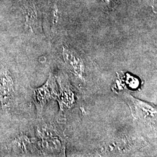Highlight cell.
I'll list each match as a JSON object with an SVG mask.
<instances>
[{"mask_svg": "<svg viewBox=\"0 0 157 157\" xmlns=\"http://www.w3.org/2000/svg\"><path fill=\"white\" fill-rule=\"evenodd\" d=\"M64 58L69 67L78 78H83L84 65L82 59L75 53L68 50L64 51Z\"/></svg>", "mask_w": 157, "mask_h": 157, "instance_id": "obj_4", "label": "cell"}, {"mask_svg": "<svg viewBox=\"0 0 157 157\" xmlns=\"http://www.w3.org/2000/svg\"><path fill=\"white\" fill-rule=\"evenodd\" d=\"M58 88L55 78L50 75L47 82L42 87L34 90V102L39 116H41L43 108L49 101L58 96Z\"/></svg>", "mask_w": 157, "mask_h": 157, "instance_id": "obj_2", "label": "cell"}, {"mask_svg": "<svg viewBox=\"0 0 157 157\" xmlns=\"http://www.w3.org/2000/svg\"><path fill=\"white\" fill-rule=\"evenodd\" d=\"M122 97L129 105L135 119L145 122H156L157 108L155 106L139 100L127 93H124Z\"/></svg>", "mask_w": 157, "mask_h": 157, "instance_id": "obj_1", "label": "cell"}, {"mask_svg": "<svg viewBox=\"0 0 157 157\" xmlns=\"http://www.w3.org/2000/svg\"><path fill=\"white\" fill-rule=\"evenodd\" d=\"M62 90H63L61 92V95L59 97L61 112L71 108L73 106L75 102L74 94L72 91L71 90L70 87L66 86V83L65 86L62 87Z\"/></svg>", "mask_w": 157, "mask_h": 157, "instance_id": "obj_5", "label": "cell"}, {"mask_svg": "<svg viewBox=\"0 0 157 157\" xmlns=\"http://www.w3.org/2000/svg\"><path fill=\"white\" fill-rule=\"evenodd\" d=\"M14 94V83L10 72L0 70V102L2 109L9 107Z\"/></svg>", "mask_w": 157, "mask_h": 157, "instance_id": "obj_3", "label": "cell"}]
</instances>
